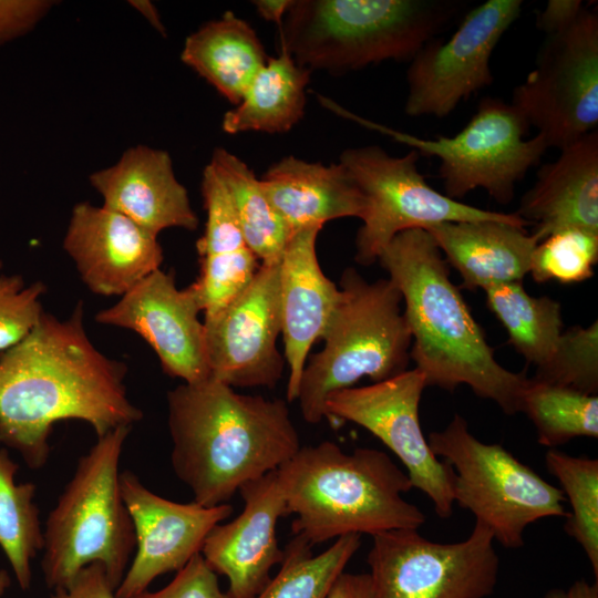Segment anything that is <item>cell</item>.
<instances>
[{"label":"cell","mask_w":598,"mask_h":598,"mask_svg":"<svg viewBox=\"0 0 598 598\" xmlns=\"http://www.w3.org/2000/svg\"><path fill=\"white\" fill-rule=\"evenodd\" d=\"M126 372L90 341L82 302L65 320L43 311L23 340L0 352V444L39 470L59 421H84L97 437L131 427L143 412L127 396Z\"/></svg>","instance_id":"cell-1"},{"label":"cell","mask_w":598,"mask_h":598,"mask_svg":"<svg viewBox=\"0 0 598 598\" xmlns=\"http://www.w3.org/2000/svg\"><path fill=\"white\" fill-rule=\"evenodd\" d=\"M167 410L173 471L206 507L227 504L301 447L286 401L240 394L210 377L168 391Z\"/></svg>","instance_id":"cell-2"},{"label":"cell","mask_w":598,"mask_h":598,"mask_svg":"<svg viewBox=\"0 0 598 598\" xmlns=\"http://www.w3.org/2000/svg\"><path fill=\"white\" fill-rule=\"evenodd\" d=\"M378 261L402 296L412 336L410 357L426 386L453 392L465 384L505 414L518 413L528 378L497 362L432 236L424 229L402 231Z\"/></svg>","instance_id":"cell-3"},{"label":"cell","mask_w":598,"mask_h":598,"mask_svg":"<svg viewBox=\"0 0 598 598\" xmlns=\"http://www.w3.org/2000/svg\"><path fill=\"white\" fill-rule=\"evenodd\" d=\"M286 503L293 514V535L312 546L350 534L377 535L419 529L425 515L403 494L413 488L403 470L382 451L348 453L331 441L301 446L277 470Z\"/></svg>","instance_id":"cell-4"},{"label":"cell","mask_w":598,"mask_h":598,"mask_svg":"<svg viewBox=\"0 0 598 598\" xmlns=\"http://www.w3.org/2000/svg\"><path fill=\"white\" fill-rule=\"evenodd\" d=\"M453 7L429 0H296L279 27L280 44L310 71L343 73L388 60L411 61Z\"/></svg>","instance_id":"cell-5"},{"label":"cell","mask_w":598,"mask_h":598,"mask_svg":"<svg viewBox=\"0 0 598 598\" xmlns=\"http://www.w3.org/2000/svg\"><path fill=\"white\" fill-rule=\"evenodd\" d=\"M130 426L103 436L78 461L43 529L42 571L50 589L66 587L91 564L104 567L116 589L136 547L120 488V458Z\"/></svg>","instance_id":"cell-6"},{"label":"cell","mask_w":598,"mask_h":598,"mask_svg":"<svg viewBox=\"0 0 598 598\" xmlns=\"http://www.w3.org/2000/svg\"><path fill=\"white\" fill-rule=\"evenodd\" d=\"M340 299L322 336V350L305 365L297 400L306 422L327 417L333 392L362 378L373 383L408 370L412 336L396 286L388 279L365 280L354 268L343 270Z\"/></svg>","instance_id":"cell-7"},{"label":"cell","mask_w":598,"mask_h":598,"mask_svg":"<svg viewBox=\"0 0 598 598\" xmlns=\"http://www.w3.org/2000/svg\"><path fill=\"white\" fill-rule=\"evenodd\" d=\"M429 445L453 470V498L486 526L502 546H524L528 525L548 517H566L565 495L501 444H487L455 414Z\"/></svg>","instance_id":"cell-8"},{"label":"cell","mask_w":598,"mask_h":598,"mask_svg":"<svg viewBox=\"0 0 598 598\" xmlns=\"http://www.w3.org/2000/svg\"><path fill=\"white\" fill-rule=\"evenodd\" d=\"M337 114L389 135L420 155L439 158V176L445 195L458 200L483 188L497 203L512 202L516 184L536 165L548 148L545 140L527 138L529 124L512 104L484 97L470 122L454 136L422 138L374 123L319 96Z\"/></svg>","instance_id":"cell-9"},{"label":"cell","mask_w":598,"mask_h":598,"mask_svg":"<svg viewBox=\"0 0 598 598\" xmlns=\"http://www.w3.org/2000/svg\"><path fill=\"white\" fill-rule=\"evenodd\" d=\"M420 154L411 150L391 156L378 145L348 148L340 164L367 199V213L355 238V260L375 261L393 237L411 229H427L448 221L501 220L529 225L516 213L482 209L455 200L432 188L417 167Z\"/></svg>","instance_id":"cell-10"},{"label":"cell","mask_w":598,"mask_h":598,"mask_svg":"<svg viewBox=\"0 0 598 598\" xmlns=\"http://www.w3.org/2000/svg\"><path fill=\"white\" fill-rule=\"evenodd\" d=\"M549 147L561 150L598 126V13L586 8L546 35L535 68L511 102Z\"/></svg>","instance_id":"cell-11"},{"label":"cell","mask_w":598,"mask_h":598,"mask_svg":"<svg viewBox=\"0 0 598 598\" xmlns=\"http://www.w3.org/2000/svg\"><path fill=\"white\" fill-rule=\"evenodd\" d=\"M494 538L483 524L457 543L431 542L417 529L372 536L367 561L373 598H486L498 578Z\"/></svg>","instance_id":"cell-12"},{"label":"cell","mask_w":598,"mask_h":598,"mask_svg":"<svg viewBox=\"0 0 598 598\" xmlns=\"http://www.w3.org/2000/svg\"><path fill=\"white\" fill-rule=\"evenodd\" d=\"M426 388L416 368L365 386L330 394L327 417L355 423L378 437L402 462L412 486L423 492L441 518L452 515L453 470L435 456L420 424L419 405Z\"/></svg>","instance_id":"cell-13"},{"label":"cell","mask_w":598,"mask_h":598,"mask_svg":"<svg viewBox=\"0 0 598 598\" xmlns=\"http://www.w3.org/2000/svg\"><path fill=\"white\" fill-rule=\"evenodd\" d=\"M522 7V0H487L466 13L447 40L429 41L410 61L404 112L444 117L489 86L492 53Z\"/></svg>","instance_id":"cell-14"},{"label":"cell","mask_w":598,"mask_h":598,"mask_svg":"<svg viewBox=\"0 0 598 598\" xmlns=\"http://www.w3.org/2000/svg\"><path fill=\"white\" fill-rule=\"evenodd\" d=\"M280 261V260H279ZM279 261L260 264L248 287L205 316L209 377L231 388H275L285 367L280 334Z\"/></svg>","instance_id":"cell-15"},{"label":"cell","mask_w":598,"mask_h":598,"mask_svg":"<svg viewBox=\"0 0 598 598\" xmlns=\"http://www.w3.org/2000/svg\"><path fill=\"white\" fill-rule=\"evenodd\" d=\"M120 488L133 522L136 554L115 589L117 598H135L157 577L182 569L200 554L213 527L233 513L228 503L206 507L164 498L131 471L121 473Z\"/></svg>","instance_id":"cell-16"},{"label":"cell","mask_w":598,"mask_h":598,"mask_svg":"<svg viewBox=\"0 0 598 598\" xmlns=\"http://www.w3.org/2000/svg\"><path fill=\"white\" fill-rule=\"evenodd\" d=\"M202 307L193 285L178 289L174 272L157 269L137 282L97 322L130 329L157 354L165 373L184 383L209 378Z\"/></svg>","instance_id":"cell-17"},{"label":"cell","mask_w":598,"mask_h":598,"mask_svg":"<svg viewBox=\"0 0 598 598\" xmlns=\"http://www.w3.org/2000/svg\"><path fill=\"white\" fill-rule=\"evenodd\" d=\"M239 493L243 511L213 527L200 555L215 574L227 578V598H256L270 581L271 568L283 558L276 527L287 515L286 503L277 471L246 483Z\"/></svg>","instance_id":"cell-18"},{"label":"cell","mask_w":598,"mask_h":598,"mask_svg":"<svg viewBox=\"0 0 598 598\" xmlns=\"http://www.w3.org/2000/svg\"><path fill=\"white\" fill-rule=\"evenodd\" d=\"M63 248L94 293L123 296L163 262L157 236L124 215L89 202L78 203Z\"/></svg>","instance_id":"cell-19"},{"label":"cell","mask_w":598,"mask_h":598,"mask_svg":"<svg viewBox=\"0 0 598 598\" xmlns=\"http://www.w3.org/2000/svg\"><path fill=\"white\" fill-rule=\"evenodd\" d=\"M321 228L293 233L279 261L280 333L289 368L288 402L297 400L309 352L322 339L341 295L340 288L323 274L317 257Z\"/></svg>","instance_id":"cell-20"},{"label":"cell","mask_w":598,"mask_h":598,"mask_svg":"<svg viewBox=\"0 0 598 598\" xmlns=\"http://www.w3.org/2000/svg\"><path fill=\"white\" fill-rule=\"evenodd\" d=\"M89 182L102 196L103 206L155 236L167 228L195 230L198 226L187 189L164 150L131 146L113 165L91 173Z\"/></svg>","instance_id":"cell-21"},{"label":"cell","mask_w":598,"mask_h":598,"mask_svg":"<svg viewBox=\"0 0 598 598\" xmlns=\"http://www.w3.org/2000/svg\"><path fill=\"white\" fill-rule=\"evenodd\" d=\"M559 151L539 168L516 212L535 224L538 241L569 228L598 233V130Z\"/></svg>","instance_id":"cell-22"},{"label":"cell","mask_w":598,"mask_h":598,"mask_svg":"<svg viewBox=\"0 0 598 598\" xmlns=\"http://www.w3.org/2000/svg\"><path fill=\"white\" fill-rule=\"evenodd\" d=\"M259 181L291 235L333 219L362 220L367 213L364 194L340 163L323 165L286 156Z\"/></svg>","instance_id":"cell-23"},{"label":"cell","mask_w":598,"mask_h":598,"mask_svg":"<svg viewBox=\"0 0 598 598\" xmlns=\"http://www.w3.org/2000/svg\"><path fill=\"white\" fill-rule=\"evenodd\" d=\"M200 192L206 210L203 236L196 241L199 276L194 286L202 311L213 315L241 293L260 267L237 223L228 192L208 163Z\"/></svg>","instance_id":"cell-24"},{"label":"cell","mask_w":598,"mask_h":598,"mask_svg":"<svg viewBox=\"0 0 598 598\" xmlns=\"http://www.w3.org/2000/svg\"><path fill=\"white\" fill-rule=\"evenodd\" d=\"M425 230L468 290L522 282L538 243L525 227L501 220L448 221Z\"/></svg>","instance_id":"cell-25"},{"label":"cell","mask_w":598,"mask_h":598,"mask_svg":"<svg viewBox=\"0 0 598 598\" xmlns=\"http://www.w3.org/2000/svg\"><path fill=\"white\" fill-rule=\"evenodd\" d=\"M268 58L256 31L231 11L190 33L181 53L186 65L235 105Z\"/></svg>","instance_id":"cell-26"},{"label":"cell","mask_w":598,"mask_h":598,"mask_svg":"<svg viewBox=\"0 0 598 598\" xmlns=\"http://www.w3.org/2000/svg\"><path fill=\"white\" fill-rule=\"evenodd\" d=\"M280 49L256 73L235 109L225 113L221 126L226 133H283L303 116L311 71Z\"/></svg>","instance_id":"cell-27"},{"label":"cell","mask_w":598,"mask_h":598,"mask_svg":"<svg viewBox=\"0 0 598 598\" xmlns=\"http://www.w3.org/2000/svg\"><path fill=\"white\" fill-rule=\"evenodd\" d=\"M209 164L224 183L244 239L260 264L280 260L291 233L262 190L254 172L223 147Z\"/></svg>","instance_id":"cell-28"},{"label":"cell","mask_w":598,"mask_h":598,"mask_svg":"<svg viewBox=\"0 0 598 598\" xmlns=\"http://www.w3.org/2000/svg\"><path fill=\"white\" fill-rule=\"evenodd\" d=\"M486 305L508 333V342L537 367L551 357L561 334L560 303L550 297L528 295L523 282L492 286Z\"/></svg>","instance_id":"cell-29"},{"label":"cell","mask_w":598,"mask_h":598,"mask_svg":"<svg viewBox=\"0 0 598 598\" xmlns=\"http://www.w3.org/2000/svg\"><path fill=\"white\" fill-rule=\"evenodd\" d=\"M519 412L532 421L537 441L549 448L576 437H598V396L528 378Z\"/></svg>","instance_id":"cell-30"},{"label":"cell","mask_w":598,"mask_h":598,"mask_svg":"<svg viewBox=\"0 0 598 598\" xmlns=\"http://www.w3.org/2000/svg\"><path fill=\"white\" fill-rule=\"evenodd\" d=\"M360 545L361 535H344L313 555L312 545L296 535L283 549L278 573L256 598H327Z\"/></svg>","instance_id":"cell-31"},{"label":"cell","mask_w":598,"mask_h":598,"mask_svg":"<svg viewBox=\"0 0 598 598\" xmlns=\"http://www.w3.org/2000/svg\"><path fill=\"white\" fill-rule=\"evenodd\" d=\"M19 465L0 447V547L21 589L32 581L31 561L43 548V530L34 503L37 486L16 483Z\"/></svg>","instance_id":"cell-32"},{"label":"cell","mask_w":598,"mask_h":598,"mask_svg":"<svg viewBox=\"0 0 598 598\" xmlns=\"http://www.w3.org/2000/svg\"><path fill=\"white\" fill-rule=\"evenodd\" d=\"M545 463L557 478L570 504L564 530L586 554L595 578L598 577V460L573 456L555 448L547 451Z\"/></svg>","instance_id":"cell-33"},{"label":"cell","mask_w":598,"mask_h":598,"mask_svg":"<svg viewBox=\"0 0 598 598\" xmlns=\"http://www.w3.org/2000/svg\"><path fill=\"white\" fill-rule=\"evenodd\" d=\"M597 261L598 233L569 228L537 243L532 252L529 274L538 283H577L594 276Z\"/></svg>","instance_id":"cell-34"},{"label":"cell","mask_w":598,"mask_h":598,"mask_svg":"<svg viewBox=\"0 0 598 598\" xmlns=\"http://www.w3.org/2000/svg\"><path fill=\"white\" fill-rule=\"evenodd\" d=\"M532 379L597 395V320L587 328L574 326L561 332L551 357L543 365L536 368Z\"/></svg>","instance_id":"cell-35"},{"label":"cell","mask_w":598,"mask_h":598,"mask_svg":"<svg viewBox=\"0 0 598 598\" xmlns=\"http://www.w3.org/2000/svg\"><path fill=\"white\" fill-rule=\"evenodd\" d=\"M45 286H25L21 276H0V352L23 340L43 313L41 297Z\"/></svg>","instance_id":"cell-36"},{"label":"cell","mask_w":598,"mask_h":598,"mask_svg":"<svg viewBox=\"0 0 598 598\" xmlns=\"http://www.w3.org/2000/svg\"><path fill=\"white\" fill-rule=\"evenodd\" d=\"M135 598H227L218 582V575L197 554L175 577L156 591H144Z\"/></svg>","instance_id":"cell-37"},{"label":"cell","mask_w":598,"mask_h":598,"mask_svg":"<svg viewBox=\"0 0 598 598\" xmlns=\"http://www.w3.org/2000/svg\"><path fill=\"white\" fill-rule=\"evenodd\" d=\"M55 3L52 0H0V47L32 32Z\"/></svg>","instance_id":"cell-38"},{"label":"cell","mask_w":598,"mask_h":598,"mask_svg":"<svg viewBox=\"0 0 598 598\" xmlns=\"http://www.w3.org/2000/svg\"><path fill=\"white\" fill-rule=\"evenodd\" d=\"M50 598H117L100 564L84 567L70 585L53 590Z\"/></svg>","instance_id":"cell-39"},{"label":"cell","mask_w":598,"mask_h":598,"mask_svg":"<svg viewBox=\"0 0 598 598\" xmlns=\"http://www.w3.org/2000/svg\"><path fill=\"white\" fill-rule=\"evenodd\" d=\"M581 0H549L536 16V25L546 35L568 27L586 8Z\"/></svg>","instance_id":"cell-40"},{"label":"cell","mask_w":598,"mask_h":598,"mask_svg":"<svg viewBox=\"0 0 598 598\" xmlns=\"http://www.w3.org/2000/svg\"><path fill=\"white\" fill-rule=\"evenodd\" d=\"M327 598H373L369 573L351 574L343 571L334 581Z\"/></svg>","instance_id":"cell-41"},{"label":"cell","mask_w":598,"mask_h":598,"mask_svg":"<svg viewBox=\"0 0 598 598\" xmlns=\"http://www.w3.org/2000/svg\"><path fill=\"white\" fill-rule=\"evenodd\" d=\"M544 598H598V584L580 579L573 582L567 589H550Z\"/></svg>","instance_id":"cell-42"},{"label":"cell","mask_w":598,"mask_h":598,"mask_svg":"<svg viewBox=\"0 0 598 598\" xmlns=\"http://www.w3.org/2000/svg\"><path fill=\"white\" fill-rule=\"evenodd\" d=\"M252 3L261 18L280 27L292 0H256Z\"/></svg>","instance_id":"cell-43"},{"label":"cell","mask_w":598,"mask_h":598,"mask_svg":"<svg viewBox=\"0 0 598 598\" xmlns=\"http://www.w3.org/2000/svg\"><path fill=\"white\" fill-rule=\"evenodd\" d=\"M128 4L141 13L146 21L162 35H165L166 29L162 22L156 7L148 0H131Z\"/></svg>","instance_id":"cell-44"},{"label":"cell","mask_w":598,"mask_h":598,"mask_svg":"<svg viewBox=\"0 0 598 598\" xmlns=\"http://www.w3.org/2000/svg\"><path fill=\"white\" fill-rule=\"evenodd\" d=\"M10 576L7 570L0 569V597L6 592L10 586Z\"/></svg>","instance_id":"cell-45"},{"label":"cell","mask_w":598,"mask_h":598,"mask_svg":"<svg viewBox=\"0 0 598 598\" xmlns=\"http://www.w3.org/2000/svg\"><path fill=\"white\" fill-rule=\"evenodd\" d=\"M1 268H2V262L0 261V270H1Z\"/></svg>","instance_id":"cell-46"}]
</instances>
